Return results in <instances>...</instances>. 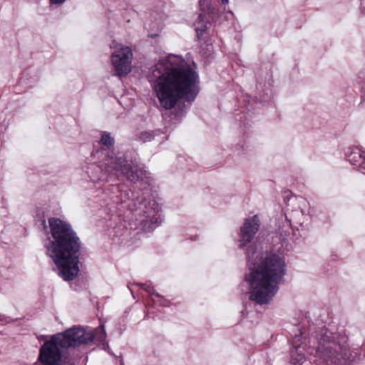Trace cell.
Returning <instances> with one entry per match:
<instances>
[{
  "label": "cell",
  "instance_id": "7a4b0ae2",
  "mask_svg": "<svg viewBox=\"0 0 365 365\" xmlns=\"http://www.w3.org/2000/svg\"><path fill=\"white\" fill-rule=\"evenodd\" d=\"M35 220L53 270L71 285L85 281L88 274L84 249L58 205L45 202L37 206Z\"/></svg>",
  "mask_w": 365,
  "mask_h": 365
},
{
  "label": "cell",
  "instance_id": "7c38bea8",
  "mask_svg": "<svg viewBox=\"0 0 365 365\" xmlns=\"http://www.w3.org/2000/svg\"><path fill=\"white\" fill-rule=\"evenodd\" d=\"M53 365H62L60 363H58V364H53Z\"/></svg>",
  "mask_w": 365,
  "mask_h": 365
},
{
  "label": "cell",
  "instance_id": "3957f363",
  "mask_svg": "<svg viewBox=\"0 0 365 365\" xmlns=\"http://www.w3.org/2000/svg\"><path fill=\"white\" fill-rule=\"evenodd\" d=\"M152 85L161 107L179 123L199 91V79L192 59L170 55L152 71Z\"/></svg>",
  "mask_w": 365,
  "mask_h": 365
},
{
  "label": "cell",
  "instance_id": "ba28073f",
  "mask_svg": "<svg viewBox=\"0 0 365 365\" xmlns=\"http://www.w3.org/2000/svg\"><path fill=\"white\" fill-rule=\"evenodd\" d=\"M260 229V220L257 215H253L243 222L239 233L240 243L242 247L251 242Z\"/></svg>",
  "mask_w": 365,
  "mask_h": 365
},
{
  "label": "cell",
  "instance_id": "52a82bcc",
  "mask_svg": "<svg viewBox=\"0 0 365 365\" xmlns=\"http://www.w3.org/2000/svg\"><path fill=\"white\" fill-rule=\"evenodd\" d=\"M62 352L54 340H48L41 348L39 360L43 365H53L60 363Z\"/></svg>",
  "mask_w": 365,
  "mask_h": 365
},
{
  "label": "cell",
  "instance_id": "8992f818",
  "mask_svg": "<svg viewBox=\"0 0 365 365\" xmlns=\"http://www.w3.org/2000/svg\"><path fill=\"white\" fill-rule=\"evenodd\" d=\"M133 53L131 48L123 44L115 42L112 46L111 62L115 75L125 78L130 74L132 68Z\"/></svg>",
  "mask_w": 365,
  "mask_h": 365
},
{
  "label": "cell",
  "instance_id": "6da1fadb",
  "mask_svg": "<svg viewBox=\"0 0 365 365\" xmlns=\"http://www.w3.org/2000/svg\"><path fill=\"white\" fill-rule=\"evenodd\" d=\"M80 180L92 230L110 248L132 247L158 223L160 208L155 184L140 166H107Z\"/></svg>",
  "mask_w": 365,
  "mask_h": 365
},
{
  "label": "cell",
  "instance_id": "5b68a950",
  "mask_svg": "<svg viewBox=\"0 0 365 365\" xmlns=\"http://www.w3.org/2000/svg\"><path fill=\"white\" fill-rule=\"evenodd\" d=\"M94 332L84 327H74L53 336V340L64 349L75 348L91 344L94 339Z\"/></svg>",
  "mask_w": 365,
  "mask_h": 365
},
{
  "label": "cell",
  "instance_id": "30bf717a",
  "mask_svg": "<svg viewBox=\"0 0 365 365\" xmlns=\"http://www.w3.org/2000/svg\"><path fill=\"white\" fill-rule=\"evenodd\" d=\"M114 139L109 133L105 132L100 139V144L104 149H111L114 145Z\"/></svg>",
  "mask_w": 365,
  "mask_h": 365
},
{
  "label": "cell",
  "instance_id": "277c9868",
  "mask_svg": "<svg viewBox=\"0 0 365 365\" xmlns=\"http://www.w3.org/2000/svg\"><path fill=\"white\" fill-rule=\"evenodd\" d=\"M285 272V264L276 255L261 260L249 275L250 299L259 305L269 303L277 294Z\"/></svg>",
  "mask_w": 365,
  "mask_h": 365
},
{
  "label": "cell",
  "instance_id": "9c48e42d",
  "mask_svg": "<svg viewBox=\"0 0 365 365\" xmlns=\"http://www.w3.org/2000/svg\"><path fill=\"white\" fill-rule=\"evenodd\" d=\"M348 159L353 167L365 172V150L353 147L348 152Z\"/></svg>",
  "mask_w": 365,
  "mask_h": 365
},
{
  "label": "cell",
  "instance_id": "8fae6325",
  "mask_svg": "<svg viewBox=\"0 0 365 365\" xmlns=\"http://www.w3.org/2000/svg\"><path fill=\"white\" fill-rule=\"evenodd\" d=\"M51 4V6L53 7V6H55V7H58L62 4H64V2H51L50 3Z\"/></svg>",
  "mask_w": 365,
  "mask_h": 365
}]
</instances>
